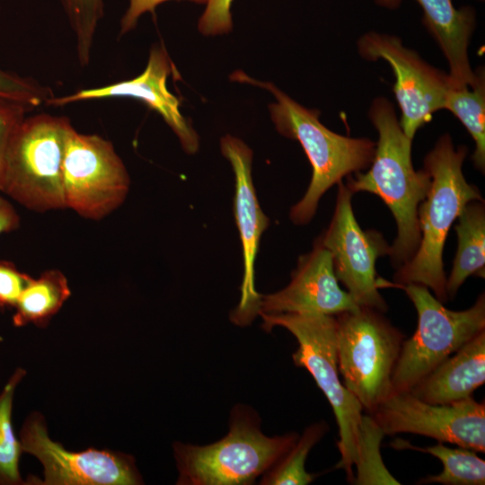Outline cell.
I'll use <instances>...</instances> for the list:
<instances>
[{
    "label": "cell",
    "instance_id": "6da1fadb",
    "mask_svg": "<svg viewBox=\"0 0 485 485\" xmlns=\"http://www.w3.org/2000/svg\"><path fill=\"white\" fill-rule=\"evenodd\" d=\"M368 114L378 131L375 155L369 170L355 172L354 177L348 175L346 186L353 194L366 191L379 196L390 208L397 235L389 256L399 268L413 257L419 245L418 209L431 178L425 169L415 171L412 139L403 132L392 103L384 97L375 98Z\"/></svg>",
    "mask_w": 485,
    "mask_h": 485
},
{
    "label": "cell",
    "instance_id": "7a4b0ae2",
    "mask_svg": "<svg viewBox=\"0 0 485 485\" xmlns=\"http://www.w3.org/2000/svg\"><path fill=\"white\" fill-rule=\"evenodd\" d=\"M468 149L454 147L451 137H439L424 159V169L431 183L418 209L420 242L413 257L397 268L395 285L419 284L431 289L441 303L448 299L444 270V245L454 221L470 201H484L476 186L463 174V163Z\"/></svg>",
    "mask_w": 485,
    "mask_h": 485
},
{
    "label": "cell",
    "instance_id": "3957f363",
    "mask_svg": "<svg viewBox=\"0 0 485 485\" xmlns=\"http://www.w3.org/2000/svg\"><path fill=\"white\" fill-rule=\"evenodd\" d=\"M231 79L267 89L275 96L269 113L279 134L297 140L312 165L313 175L304 197L289 212L295 225L309 223L316 213L322 195L345 176L368 168L376 143L369 138H354L332 132L319 120L320 112L297 103L271 83L257 81L242 71Z\"/></svg>",
    "mask_w": 485,
    "mask_h": 485
},
{
    "label": "cell",
    "instance_id": "277c9868",
    "mask_svg": "<svg viewBox=\"0 0 485 485\" xmlns=\"http://www.w3.org/2000/svg\"><path fill=\"white\" fill-rule=\"evenodd\" d=\"M298 434L268 436L256 412L238 405L229 431L207 445H173L179 485H249L273 467L294 445Z\"/></svg>",
    "mask_w": 485,
    "mask_h": 485
},
{
    "label": "cell",
    "instance_id": "5b68a950",
    "mask_svg": "<svg viewBox=\"0 0 485 485\" xmlns=\"http://www.w3.org/2000/svg\"><path fill=\"white\" fill-rule=\"evenodd\" d=\"M262 329L279 326L290 331L298 342L292 355L294 364L305 368L328 399L339 428L337 443L340 461L337 464L353 482L362 445L363 408L343 385L338 366L336 319L319 313H261Z\"/></svg>",
    "mask_w": 485,
    "mask_h": 485
},
{
    "label": "cell",
    "instance_id": "8992f818",
    "mask_svg": "<svg viewBox=\"0 0 485 485\" xmlns=\"http://www.w3.org/2000/svg\"><path fill=\"white\" fill-rule=\"evenodd\" d=\"M72 128L66 117L26 116L6 149L1 192L35 212L66 208L63 161Z\"/></svg>",
    "mask_w": 485,
    "mask_h": 485
},
{
    "label": "cell",
    "instance_id": "52a82bcc",
    "mask_svg": "<svg viewBox=\"0 0 485 485\" xmlns=\"http://www.w3.org/2000/svg\"><path fill=\"white\" fill-rule=\"evenodd\" d=\"M383 313L358 306L334 315L342 384L369 415L392 392V374L405 340Z\"/></svg>",
    "mask_w": 485,
    "mask_h": 485
},
{
    "label": "cell",
    "instance_id": "ba28073f",
    "mask_svg": "<svg viewBox=\"0 0 485 485\" xmlns=\"http://www.w3.org/2000/svg\"><path fill=\"white\" fill-rule=\"evenodd\" d=\"M405 290L418 313L414 334L404 340L392 378V392H409L447 357L485 331V295L463 311L445 308L429 289L419 284Z\"/></svg>",
    "mask_w": 485,
    "mask_h": 485
},
{
    "label": "cell",
    "instance_id": "9c48e42d",
    "mask_svg": "<svg viewBox=\"0 0 485 485\" xmlns=\"http://www.w3.org/2000/svg\"><path fill=\"white\" fill-rule=\"evenodd\" d=\"M129 186L128 172L112 143L73 128L63 161L66 208L101 220L123 204Z\"/></svg>",
    "mask_w": 485,
    "mask_h": 485
},
{
    "label": "cell",
    "instance_id": "30bf717a",
    "mask_svg": "<svg viewBox=\"0 0 485 485\" xmlns=\"http://www.w3.org/2000/svg\"><path fill=\"white\" fill-rule=\"evenodd\" d=\"M352 195L342 181L338 183L331 224L317 242L331 252L335 276L356 304L385 313L388 305L378 291L375 261L389 255L391 246L380 233L360 227L354 216Z\"/></svg>",
    "mask_w": 485,
    "mask_h": 485
},
{
    "label": "cell",
    "instance_id": "8fae6325",
    "mask_svg": "<svg viewBox=\"0 0 485 485\" xmlns=\"http://www.w3.org/2000/svg\"><path fill=\"white\" fill-rule=\"evenodd\" d=\"M24 453L34 455L43 466V480L31 477L28 484L39 485H138L143 480L131 455L88 448L72 452L53 441L43 416L31 414L20 431Z\"/></svg>",
    "mask_w": 485,
    "mask_h": 485
},
{
    "label": "cell",
    "instance_id": "7c38bea8",
    "mask_svg": "<svg viewBox=\"0 0 485 485\" xmlns=\"http://www.w3.org/2000/svg\"><path fill=\"white\" fill-rule=\"evenodd\" d=\"M370 416L384 435L418 434L485 452V403L472 396L448 404H432L410 392H392Z\"/></svg>",
    "mask_w": 485,
    "mask_h": 485
},
{
    "label": "cell",
    "instance_id": "4fadbf2b",
    "mask_svg": "<svg viewBox=\"0 0 485 485\" xmlns=\"http://www.w3.org/2000/svg\"><path fill=\"white\" fill-rule=\"evenodd\" d=\"M361 57L369 60H385L392 67L395 83L393 92L401 111L400 125L413 139L416 132L444 109L451 87L448 75L422 60L415 51L403 46L392 35L370 31L357 41Z\"/></svg>",
    "mask_w": 485,
    "mask_h": 485
},
{
    "label": "cell",
    "instance_id": "5bb4252c",
    "mask_svg": "<svg viewBox=\"0 0 485 485\" xmlns=\"http://www.w3.org/2000/svg\"><path fill=\"white\" fill-rule=\"evenodd\" d=\"M222 154L234 172V213L242 247L243 276L241 298L231 312V321L239 326L250 324L259 315L260 294L255 288L254 264L260 240L269 220L262 212L251 177V149L240 138L225 135L220 140Z\"/></svg>",
    "mask_w": 485,
    "mask_h": 485
},
{
    "label": "cell",
    "instance_id": "9a60e30c",
    "mask_svg": "<svg viewBox=\"0 0 485 485\" xmlns=\"http://www.w3.org/2000/svg\"><path fill=\"white\" fill-rule=\"evenodd\" d=\"M174 68L162 46L150 49L147 65L142 74L135 78L109 85L83 89L72 94L56 97L46 105L64 106L76 101L104 98H133L157 111L178 137L183 150L195 154L199 147L197 132L181 115L178 99L167 88V78Z\"/></svg>",
    "mask_w": 485,
    "mask_h": 485
},
{
    "label": "cell",
    "instance_id": "2e32d148",
    "mask_svg": "<svg viewBox=\"0 0 485 485\" xmlns=\"http://www.w3.org/2000/svg\"><path fill=\"white\" fill-rule=\"evenodd\" d=\"M358 306L352 296L339 286L331 252L316 241L313 249L298 259L296 269L286 287L260 295L259 315H336Z\"/></svg>",
    "mask_w": 485,
    "mask_h": 485
},
{
    "label": "cell",
    "instance_id": "e0dca14e",
    "mask_svg": "<svg viewBox=\"0 0 485 485\" xmlns=\"http://www.w3.org/2000/svg\"><path fill=\"white\" fill-rule=\"evenodd\" d=\"M485 383V331L463 345L410 391L432 404H448L472 397Z\"/></svg>",
    "mask_w": 485,
    "mask_h": 485
},
{
    "label": "cell",
    "instance_id": "ac0fdd59",
    "mask_svg": "<svg viewBox=\"0 0 485 485\" xmlns=\"http://www.w3.org/2000/svg\"><path fill=\"white\" fill-rule=\"evenodd\" d=\"M423 11V24L448 61L451 86H472L476 73L468 57L469 42L475 27V12L470 6L454 7L452 0H416Z\"/></svg>",
    "mask_w": 485,
    "mask_h": 485
},
{
    "label": "cell",
    "instance_id": "d6986e66",
    "mask_svg": "<svg viewBox=\"0 0 485 485\" xmlns=\"http://www.w3.org/2000/svg\"><path fill=\"white\" fill-rule=\"evenodd\" d=\"M454 229L458 237L453 269L446 278L447 296L454 299L463 283L471 275H485V207L484 201L467 203L457 217Z\"/></svg>",
    "mask_w": 485,
    "mask_h": 485
},
{
    "label": "cell",
    "instance_id": "ffe728a7",
    "mask_svg": "<svg viewBox=\"0 0 485 485\" xmlns=\"http://www.w3.org/2000/svg\"><path fill=\"white\" fill-rule=\"evenodd\" d=\"M70 295L67 278L60 270L48 269L38 278L31 277L14 306L13 325H46Z\"/></svg>",
    "mask_w": 485,
    "mask_h": 485
},
{
    "label": "cell",
    "instance_id": "44dd1931",
    "mask_svg": "<svg viewBox=\"0 0 485 485\" xmlns=\"http://www.w3.org/2000/svg\"><path fill=\"white\" fill-rule=\"evenodd\" d=\"M472 86L450 87L444 109L450 110L465 127L475 142L473 164L482 173L485 170V74L478 68Z\"/></svg>",
    "mask_w": 485,
    "mask_h": 485
},
{
    "label": "cell",
    "instance_id": "7402d4cb",
    "mask_svg": "<svg viewBox=\"0 0 485 485\" xmlns=\"http://www.w3.org/2000/svg\"><path fill=\"white\" fill-rule=\"evenodd\" d=\"M392 446L420 451L432 454L441 461L444 467L442 472L436 475H428L418 483H440L445 485L485 484V462L473 450L464 447H447L442 442L423 448L404 443L401 440L393 441Z\"/></svg>",
    "mask_w": 485,
    "mask_h": 485
},
{
    "label": "cell",
    "instance_id": "603a6c76",
    "mask_svg": "<svg viewBox=\"0 0 485 485\" xmlns=\"http://www.w3.org/2000/svg\"><path fill=\"white\" fill-rule=\"evenodd\" d=\"M26 371L16 368L0 392V485H20L26 482L19 470L22 444L14 434L12 422L15 390Z\"/></svg>",
    "mask_w": 485,
    "mask_h": 485
},
{
    "label": "cell",
    "instance_id": "cb8c5ba5",
    "mask_svg": "<svg viewBox=\"0 0 485 485\" xmlns=\"http://www.w3.org/2000/svg\"><path fill=\"white\" fill-rule=\"evenodd\" d=\"M327 430L328 426L323 421L309 426L288 452L262 475L260 484L306 485L311 483L315 475L305 471V460L310 450Z\"/></svg>",
    "mask_w": 485,
    "mask_h": 485
},
{
    "label": "cell",
    "instance_id": "d4e9b609",
    "mask_svg": "<svg viewBox=\"0 0 485 485\" xmlns=\"http://www.w3.org/2000/svg\"><path fill=\"white\" fill-rule=\"evenodd\" d=\"M73 31L81 66L91 60L97 27L104 14L103 0H59Z\"/></svg>",
    "mask_w": 485,
    "mask_h": 485
},
{
    "label": "cell",
    "instance_id": "484cf974",
    "mask_svg": "<svg viewBox=\"0 0 485 485\" xmlns=\"http://www.w3.org/2000/svg\"><path fill=\"white\" fill-rule=\"evenodd\" d=\"M384 433L369 416H363L362 445L354 484H400L383 464L379 445Z\"/></svg>",
    "mask_w": 485,
    "mask_h": 485
},
{
    "label": "cell",
    "instance_id": "4316f807",
    "mask_svg": "<svg viewBox=\"0 0 485 485\" xmlns=\"http://www.w3.org/2000/svg\"><path fill=\"white\" fill-rule=\"evenodd\" d=\"M51 88L38 81L0 68V98L22 103L34 110L53 98Z\"/></svg>",
    "mask_w": 485,
    "mask_h": 485
},
{
    "label": "cell",
    "instance_id": "83f0119b",
    "mask_svg": "<svg viewBox=\"0 0 485 485\" xmlns=\"http://www.w3.org/2000/svg\"><path fill=\"white\" fill-rule=\"evenodd\" d=\"M33 110L28 106L0 98V192L6 149L16 128Z\"/></svg>",
    "mask_w": 485,
    "mask_h": 485
},
{
    "label": "cell",
    "instance_id": "f1b7e54d",
    "mask_svg": "<svg viewBox=\"0 0 485 485\" xmlns=\"http://www.w3.org/2000/svg\"><path fill=\"white\" fill-rule=\"evenodd\" d=\"M233 0H207L198 21V31L207 36L227 33L232 30Z\"/></svg>",
    "mask_w": 485,
    "mask_h": 485
},
{
    "label": "cell",
    "instance_id": "f546056e",
    "mask_svg": "<svg viewBox=\"0 0 485 485\" xmlns=\"http://www.w3.org/2000/svg\"><path fill=\"white\" fill-rule=\"evenodd\" d=\"M31 277L13 263L0 260V308L13 307Z\"/></svg>",
    "mask_w": 485,
    "mask_h": 485
},
{
    "label": "cell",
    "instance_id": "4dcf8cb0",
    "mask_svg": "<svg viewBox=\"0 0 485 485\" xmlns=\"http://www.w3.org/2000/svg\"><path fill=\"white\" fill-rule=\"evenodd\" d=\"M129 4L120 20L119 35L133 30L139 17L146 12L154 13L156 6L169 0H128ZM198 4H206L207 0H189Z\"/></svg>",
    "mask_w": 485,
    "mask_h": 485
},
{
    "label": "cell",
    "instance_id": "1f68e13d",
    "mask_svg": "<svg viewBox=\"0 0 485 485\" xmlns=\"http://www.w3.org/2000/svg\"><path fill=\"white\" fill-rule=\"evenodd\" d=\"M20 223L21 218L15 208L10 201L0 196V234L18 229Z\"/></svg>",
    "mask_w": 485,
    "mask_h": 485
},
{
    "label": "cell",
    "instance_id": "d6a6232c",
    "mask_svg": "<svg viewBox=\"0 0 485 485\" xmlns=\"http://www.w3.org/2000/svg\"><path fill=\"white\" fill-rule=\"evenodd\" d=\"M375 2L382 7L393 10L400 6L401 0H375Z\"/></svg>",
    "mask_w": 485,
    "mask_h": 485
}]
</instances>
